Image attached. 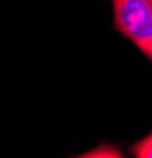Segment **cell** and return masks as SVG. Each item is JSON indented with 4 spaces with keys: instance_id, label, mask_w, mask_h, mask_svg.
Masks as SVG:
<instances>
[{
    "instance_id": "cell-2",
    "label": "cell",
    "mask_w": 152,
    "mask_h": 158,
    "mask_svg": "<svg viewBox=\"0 0 152 158\" xmlns=\"http://www.w3.org/2000/svg\"><path fill=\"white\" fill-rule=\"evenodd\" d=\"M133 153L138 158H152V133L136 144L133 147Z\"/></svg>"
},
{
    "instance_id": "cell-1",
    "label": "cell",
    "mask_w": 152,
    "mask_h": 158,
    "mask_svg": "<svg viewBox=\"0 0 152 158\" xmlns=\"http://www.w3.org/2000/svg\"><path fill=\"white\" fill-rule=\"evenodd\" d=\"M116 29L152 60V0H112Z\"/></svg>"
},
{
    "instance_id": "cell-3",
    "label": "cell",
    "mask_w": 152,
    "mask_h": 158,
    "mask_svg": "<svg viewBox=\"0 0 152 158\" xmlns=\"http://www.w3.org/2000/svg\"><path fill=\"white\" fill-rule=\"evenodd\" d=\"M82 156H92V158H95V156H101V158L116 156V158H119V156H122V153H120L119 150H116L114 147H111V146H103V147H98V149L89 152V153H86V155H82Z\"/></svg>"
}]
</instances>
